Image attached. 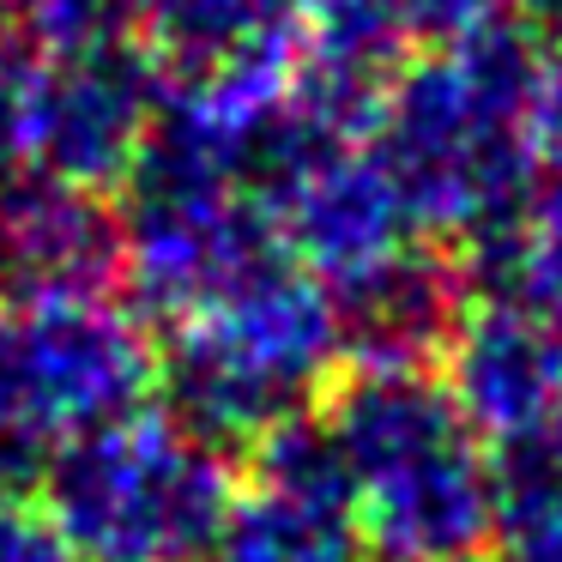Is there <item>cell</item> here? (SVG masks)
Instances as JSON below:
<instances>
[{"instance_id": "ba28073f", "label": "cell", "mask_w": 562, "mask_h": 562, "mask_svg": "<svg viewBox=\"0 0 562 562\" xmlns=\"http://www.w3.org/2000/svg\"><path fill=\"white\" fill-rule=\"evenodd\" d=\"M441 387L484 441L562 412V333L514 296H477L441 351Z\"/></svg>"}, {"instance_id": "2e32d148", "label": "cell", "mask_w": 562, "mask_h": 562, "mask_svg": "<svg viewBox=\"0 0 562 562\" xmlns=\"http://www.w3.org/2000/svg\"><path fill=\"white\" fill-rule=\"evenodd\" d=\"M19 13H25V43L37 49V61L122 49L146 31V0H25Z\"/></svg>"}, {"instance_id": "44dd1931", "label": "cell", "mask_w": 562, "mask_h": 562, "mask_svg": "<svg viewBox=\"0 0 562 562\" xmlns=\"http://www.w3.org/2000/svg\"><path fill=\"white\" fill-rule=\"evenodd\" d=\"M520 127L538 164H562V55H538V86L526 98Z\"/></svg>"}, {"instance_id": "603a6c76", "label": "cell", "mask_w": 562, "mask_h": 562, "mask_svg": "<svg viewBox=\"0 0 562 562\" xmlns=\"http://www.w3.org/2000/svg\"><path fill=\"white\" fill-rule=\"evenodd\" d=\"M19 7H25V0H0V13H19Z\"/></svg>"}, {"instance_id": "7402d4cb", "label": "cell", "mask_w": 562, "mask_h": 562, "mask_svg": "<svg viewBox=\"0 0 562 562\" xmlns=\"http://www.w3.org/2000/svg\"><path fill=\"white\" fill-rule=\"evenodd\" d=\"M477 562H562V520L496 526V538Z\"/></svg>"}, {"instance_id": "4fadbf2b", "label": "cell", "mask_w": 562, "mask_h": 562, "mask_svg": "<svg viewBox=\"0 0 562 562\" xmlns=\"http://www.w3.org/2000/svg\"><path fill=\"white\" fill-rule=\"evenodd\" d=\"M194 562H363V544H357L351 514L248 490Z\"/></svg>"}, {"instance_id": "7a4b0ae2", "label": "cell", "mask_w": 562, "mask_h": 562, "mask_svg": "<svg viewBox=\"0 0 562 562\" xmlns=\"http://www.w3.org/2000/svg\"><path fill=\"white\" fill-rule=\"evenodd\" d=\"M339 315L333 291L279 260L218 308L170 327L158 351L164 417L218 453H248L272 424L315 412L339 381Z\"/></svg>"}, {"instance_id": "ac0fdd59", "label": "cell", "mask_w": 562, "mask_h": 562, "mask_svg": "<svg viewBox=\"0 0 562 562\" xmlns=\"http://www.w3.org/2000/svg\"><path fill=\"white\" fill-rule=\"evenodd\" d=\"M400 7H405L417 37L453 43L477 25H496V19H538L544 7H557V0H400Z\"/></svg>"}, {"instance_id": "277c9868", "label": "cell", "mask_w": 562, "mask_h": 562, "mask_svg": "<svg viewBox=\"0 0 562 562\" xmlns=\"http://www.w3.org/2000/svg\"><path fill=\"white\" fill-rule=\"evenodd\" d=\"M158 345L110 296L0 303V436L55 453L103 424L146 412Z\"/></svg>"}, {"instance_id": "9a60e30c", "label": "cell", "mask_w": 562, "mask_h": 562, "mask_svg": "<svg viewBox=\"0 0 562 562\" xmlns=\"http://www.w3.org/2000/svg\"><path fill=\"white\" fill-rule=\"evenodd\" d=\"M490 490H496V526L562 520V412L520 436L490 441Z\"/></svg>"}, {"instance_id": "30bf717a", "label": "cell", "mask_w": 562, "mask_h": 562, "mask_svg": "<svg viewBox=\"0 0 562 562\" xmlns=\"http://www.w3.org/2000/svg\"><path fill=\"white\" fill-rule=\"evenodd\" d=\"M272 224H279L291 267H303L333 291L363 267H375L381 255H393L412 231V212L375 151L339 146L272 200Z\"/></svg>"}, {"instance_id": "3957f363", "label": "cell", "mask_w": 562, "mask_h": 562, "mask_svg": "<svg viewBox=\"0 0 562 562\" xmlns=\"http://www.w3.org/2000/svg\"><path fill=\"white\" fill-rule=\"evenodd\" d=\"M236 496L231 453L164 412L91 429L43 472V508L86 562H194Z\"/></svg>"}, {"instance_id": "5b68a950", "label": "cell", "mask_w": 562, "mask_h": 562, "mask_svg": "<svg viewBox=\"0 0 562 562\" xmlns=\"http://www.w3.org/2000/svg\"><path fill=\"white\" fill-rule=\"evenodd\" d=\"M279 260H291L279 224L248 194L127 200L122 212V284L134 296V315L170 327L218 308Z\"/></svg>"}, {"instance_id": "7c38bea8", "label": "cell", "mask_w": 562, "mask_h": 562, "mask_svg": "<svg viewBox=\"0 0 562 562\" xmlns=\"http://www.w3.org/2000/svg\"><path fill=\"white\" fill-rule=\"evenodd\" d=\"M308 0H146V55L170 86L236 67L248 55L291 49Z\"/></svg>"}, {"instance_id": "5bb4252c", "label": "cell", "mask_w": 562, "mask_h": 562, "mask_svg": "<svg viewBox=\"0 0 562 562\" xmlns=\"http://www.w3.org/2000/svg\"><path fill=\"white\" fill-rule=\"evenodd\" d=\"M243 460H248V484L267 490V496L303 502V508H327V514H351V465H345L321 405L272 424Z\"/></svg>"}, {"instance_id": "ffe728a7", "label": "cell", "mask_w": 562, "mask_h": 562, "mask_svg": "<svg viewBox=\"0 0 562 562\" xmlns=\"http://www.w3.org/2000/svg\"><path fill=\"white\" fill-rule=\"evenodd\" d=\"M31 164V61L0 49V182Z\"/></svg>"}, {"instance_id": "6da1fadb", "label": "cell", "mask_w": 562, "mask_h": 562, "mask_svg": "<svg viewBox=\"0 0 562 562\" xmlns=\"http://www.w3.org/2000/svg\"><path fill=\"white\" fill-rule=\"evenodd\" d=\"M375 562H477L496 538L490 453L429 369H345L321 400Z\"/></svg>"}, {"instance_id": "e0dca14e", "label": "cell", "mask_w": 562, "mask_h": 562, "mask_svg": "<svg viewBox=\"0 0 562 562\" xmlns=\"http://www.w3.org/2000/svg\"><path fill=\"white\" fill-rule=\"evenodd\" d=\"M514 303L544 315L562 333V164H544L526 206V248L514 267Z\"/></svg>"}, {"instance_id": "8fae6325", "label": "cell", "mask_w": 562, "mask_h": 562, "mask_svg": "<svg viewBox=\"0 0 562 562\" xmlns=\"http://www.w3.org/2000/svg\"><path fill=\"white\" fill-rule=\"evenodd\" d=\"M412 43L417 31L400 0H308L291 98L339 139H363L387 86L412 61Z\"/></svg>"}, {"instance_id": "52a82bcc", "label": "cell", "mask_w": 562, "mask_h": 562, "mask_svg": "<svg viewBox=\"0 0 562 562\" xmlns=\"http://www.w3.org/2000/svg\"><path fill=\"white\" fill-rule=\"evenodd\" d=\"M122 279V212L98 188L19 170L0 182V303L103 296Z\"/></svg>"}, {"instance_id": "8992f818", "label": "cell", "mask_w": 562, "mask_h": 562, "mask_svg": "<svg viewBox=\"0 0 562 562\" xmlns=\"http://www.w3.org/2000/svg\"><path fill=\"white\" fill-rule=\"evenodd\" d=\"M170 91L146 43L31 61V164L74 188H122Z\"/></svg>"}, {"instance_id": "d6986e66", "label": "cell", "mask_w": 562, "mask_h": 562, "mask_svg": "<svg viewBox=\"0 0 562 562\" xmlns=\"http://www.w3.org/2000/svg\"><path fill=\"white\" fill-rule=\"evenodd\" d=\"M0 562H79V550L37 496H0Z\"/></svg>"}, {"instance_id": "9c48e42d", "label": "cell", "mask_w": 562, "mask_h": 562, "mask_svg": "<svg viewBox=\"0 0 562 562\" xmlns=\"http://www.w3.org/2000/svg\"><path fill=\"white\" fill-rule=\"evenodd\" d=\"M465 308L472 284L448 243H400L357 279L333 284L345 369H436Z\"/></svg>"}]
</instances>
